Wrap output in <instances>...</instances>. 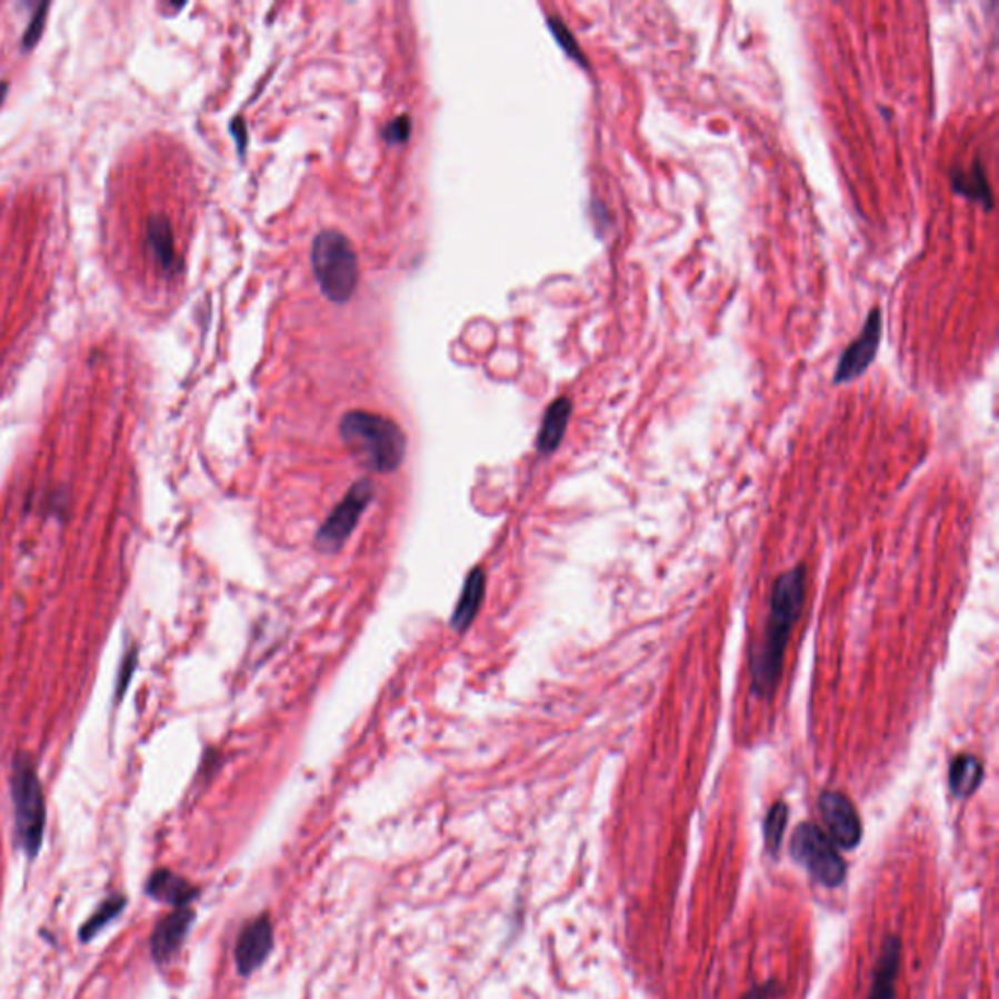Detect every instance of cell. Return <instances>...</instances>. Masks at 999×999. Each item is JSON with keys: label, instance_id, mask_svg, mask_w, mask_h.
<instances>
[{"label": "cell", "instance_id": "obj_1", "mask_svg": "<svg viewBox=\"0 0 999 999\" xmlns=\"http://www.w3.org/2000/svg\"><path fill=\"white\" fill-rule=\"evenodd\" d=\"M805 596H807L805 567L791 568L789 572L777 578L771 593L768 629L750 663L752 693L756 697H771L776 689L783 670L785 648L791 639L792 627L799 621Z\"/></svg>", "mask_w": 999, "mask_h": 999}, {"label": "cell", "instance_id": "obj_2", "mask_svg": "<svg viewBox=\"0 0 999 999\" xmlns=\"http://www.w3.org/2000/svg\"><path fill=\"white\" fill-rule=\"evenodd\" d=\"M340 438L371 472L397 471L407 453V436L387 416L350 410L340 420Z\"/></svg>", "mask_w": 999, "mask_h": 999}, {"label": "cell", "instance_id": "obj_3", "mask_svg": "<svg viewBox=\"0 0 999 999\" xmlns=\"http://www.w3.org/2000/svg\"><path fill=\"white\" fill-rule=\"evenodd\" d=\"M311 266L324 297L346 303L356 291L360 266L352 242L338 231H322L311 247Z\"/></svg>", "mask_w": 999, "mask_h": 999}, {"label": "cell", "instance_id": "obj_4", "mask_svg": "<svg viewBox=\"0 0 999 999\" xmlns=\"http://www.w3.org/2000/svg\"><path fill=\"white\" fill-rule=\"evenodd\" d=\"M10 792H12V802H14L18 848L24 851L28 859H36L43 846L46 800H43L40 777L28 758L14 760L12 777H10Z\"/></svg>", "mask_w": 999, "mask_h": 999}, {"label": "cell", "instance_id": "obj_5", "mask_svg": "<svg viewBox=\"0 0 999 999\" xmlns=\"http://www.w3.org/2000/svg\"><path fill=\"white\" fill-rule=\"evenodd\" d=\"M791 856L823 887H840L846 863L828 833L816 823H800L792 836Z\"/></svg>", "mask_w": 999, "mask_h": 999}, {"label": "cell", "instance_id": "obj_6", "mask_svg": "<svg viewBox=\"0 0 999 999\" xmlns=\"http://www.w3.org/2000/svg\"><path fill=\"white\" fill-rule=\"evenodd\" d=\"M373 494H376V488H373L371 480H358L346 492L344 498L338 502L337 508L330 512V516L317 531V536H314L317 549L327 552V555L340 551L344 547L346 541L352 536L353 529L358 526V521L361 520V516L368 510V506L371 505Z\"/></svg>", "mask_w": 999, "mask_h": 999}, {"label": "cell", "instance_id": "obj_7", "mask_svg": "<svg viewBox=\"0 0 999 999\" xmlns=\"http://www.w3.org/2000/svg\"><path fill=\"white\" fill-rule=\"evenodd\" d=\"M880 340H882V312L879 307H872L865 320L861 334L841 353L833 373V383H851L857 377L863 376L877 358Z\"/></svg>", "mask_w": 999, "mask_h": 999}, {"label": "cell", "instance_id": "obj_8", "mask_svg": "<svg viewBox=\"0 0 999 999\" xmlns=\"http://www.w3.org/2000/svg\"><path fill=\"white\" fill-rule=\"evenodd\" d=\"M818 807L833 846L841 849L856 848L863 836V828L853 802L841 792L826 791L818 800Z\"/></svg>", "mask_w": 999, "mask_h": 999}, {"label": "cell", "instance_id": "obj_9", "mask_svg": "<svg viewBox=\"0 0 999 999\" xmlns=\"http://www.w3.org/2000/svg\"><path fill=\"white\" fill-rule=\"evenodd\" d=\"M272 923L268 920V916L248 921L247 926L240 929L239 939L234 945V962L240 975H252L257 968L262 967V962L272 951Z\"/></svg>", "mask_w": 999, "mask_h": 999}, {"label": "cell", "instance_id": "obj_10", "mask_svg": "<svg viewBox=\"0 0 999 999\" xmlns=\"http://www.w3.org/2000/svg\"><path fill=\"white\" fill-rule=\"evenodd\" d=\"M193 918H196V913L192 908L184 906V908H174L172 913L160 921L151 937V952L154 962L167 965L169 960H172V957L180 951V947L184 943L186 936L192 928Z\"/></svg>", "mask_w": 999, "mask_h": 999}, {"label": "cell", "instance_id": "obj_11", "mask_svg": "<svg viewBox=\"0 0 999 999\" xmlns=\"http://www.w3.org/2000/svg\"><path fill=\"white\" fill-rule=\"evenodd\" d=\"M487 593V576L482 568H472L464 578L463 592L457 601L456 611L451 616V629L456 632H464L479 616L480 606Z\"/></svg>", "mask_w": 999, "mask_h": 999}, {"label": "cell", "instance_id": "obj_12", "mask_svg": "<svg viewBox=\"0 0 999 999\" xmlns=\"http://www.w3.org/2000/svg\"><path fill=\"white\" fill-rule=\"evenodd\" d=\"M900 957H902V943L898 937H888L882 951H880L879 965L875 968L871 993L869 999L895 998L896 978L900 970Z\"/></svg>", "mask_w": 999, "mask_h": 999}, {"label": "cell", "instance_id": "obj_13", "mask_svg": "<svg viewBox=\"0 0 999 999\" xmlns=\"http://www.w3.org/2000/svg\"><path fill=\"white\" fill-rule=\"evenodd\" d=\"M147 895L174 908H184L198 896V890L169 869H159L152 872L151 879L147 882Z\"/></svg>", "mask_w": 999, "mask_h": 999}, {"label": "cell", "instance_id": "obj_14", "mask_svg": "<svg viewBox=\"0 0 999 999\" xmlns=\"http://www.w3.org/2000/svg\"><path fill=\"white\" fill-rule=\"evenodd\" d=\"M572 414V402L567 397H559L552 400L551 407L547 408L541 422V430L537 436V451L543 456H551L552 451H557L560 441L567 433L568 420Z\"/></svg>", "mask_w": 999, "mask_h": 999}, {"label": "cell", "instance_id": "obj_15", "mask_svg": "<svg viewBox=\"0 0 999 999\" xmlns=\"http://www.w3.org/2000/svg\"><path fill=\"white\" fill-rule=\"evenodd\" d=\"M147 244L151 248L152 257L162 272L170 273L177 270L174 232L167 217L154 216L147 221Z\"/></svg>", "mask_w": 999, "mask_h": 999}, {"label": "cell", "instance_id": "obj_16", "mask_svg": "<svg viewBox=\"0 0 999 999\" xmlns=\"http://www.w3.org/2000/svg\"><path fill=\"white\" fill-rule=\"evenodd\" d=\"M951 184L952 190L959 196L976 201L990 211L993 200H991L990 184H988V178H986L980 160H976L970 170H951Z\"/></svg>", "mask_w": 999, "mask_h": 999}, {"label": "cell", "instance_id": "obj_17", "mask_svg": "<svg viewBox=\"0 0 999 999\" xmlns=\"http://www.w3.org/2000/svg\"><path fill=\"white\" fill-rule=\"evenodd\" d=\"M982 761L975 756L960 753L951 761V768H949V787H951L952 795L959 799L970 797L982 783Z\"/></svg>", "mask_w": 999, "mask_h": 999}, {"label": "cell", "instance_id": "obj_18", "mask_svg": "<svg viewBox=\"0 0 999 999\" xmlns=\"http://www.w3.org/2000/svg\"><path fill=\"white\" fill-rule=\"evenodd\" d=\"M123 908H126V898L120 895L112 896V898H108L104 903H100V908L94 911V916H92V918L82 926V929H80V939H82L84 943L90 941L92 937L97 936L98 931H102L110 921L116 920L121 911H123Z\"/></svg>", "mask_w": 999, "mask_h": 999}, {"label": "cell", "instance_id": "obj_19", "mask_svg": "<svg viewBox=\"0 0 999 999\" xmlns=\"http://www.w3.org/2000/svg\"><path fill=\"white\" fill-rule=\"evenodd\" d=\"M787 820H789V808L785 802H776L773 807L769 808L768 818H766V843L771 853H776L781 846Z\"/></svg>", "mask_w": 999, "mask_h": 999}, {"label": "cell", "instance_id": "obj_20", "mask_svg": "<svg viewBox=\"0 0 999 999\" xmlns=\"http://www.w3.org/2000/svg\"><path fill=\"white\" fill-rule=\"evenodd\" d=\"M549 26H551L552 36L559 41L560 48L565 49L575 61L586 67L585 53L578 48V41L575 40V36L568 30L567 24L559 18L551 17L549 18Z\"/></svg>", "mask_w": 999, "mask_h": 999}, {"label": "cell", "instance_id": "obj_21", "mask_svg": "<svg viewBox=\"0 0 999 999\" xmlns=\"http://www.w3.org/2000/svg\"><path fill=\"white\" fill-rule=\"evenodd\" d=\"M48 2L38 4V9H36V12L32 14V20H30V24L26 26L24 38H22V49H24V51H30V49L36 48V43L41 40L43 28H46V20H48Z\"/></svg>", "mask_w": 999, "mask_h": 999}, {"label": "cell", "instance_id": "obj_22", "mask_svg": "<svg viewBox=\"0 0 999 999\" xmlns=\"http://www.w3.org/2000/svg\"><path fill=\"white\" fill-rule=\"evenodd\" d=\"M410 120H408L407 116H400L397 120H392L387 129H384V139L389 141V143H404L408 137H410Z\"/></svg>", "mask_w": 999, "mask_h": 999}, {"label": "cell", "instance_id": "obj_23", "mask_svg": "<svg viewBox=\"0 0 999 999\" xmlns=\"http://www.w3.org/2000/svg\"><path fill=\"white\" fill-rule=\"evenodd\" d=\"M232 133L237 136L240 152L244 151V144H247V128H244V121H242V126H240V120L232 121Z\"/></svg>", "mask_w": 999, "mask_h": 999}, {"label": "cell", "instance_id": "obj_24", "mask_svg": "<svg viewBox=\"0 0 999 999\" xmlns=\"http://www.w3.org/2000/svg\"><path fill=\"white\" fill-rule=\"evenodd\" d=\"M7 94H9V82H4V80H0V106L4 104V100H7Z\"/></svg>", "mask_w": 999, "mask_h": 999}]
</instances>
